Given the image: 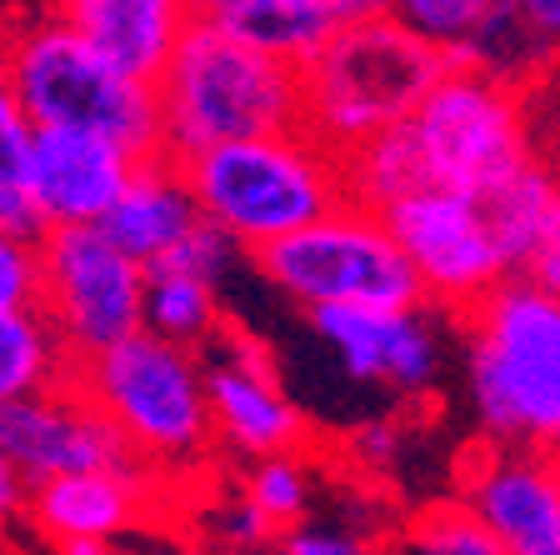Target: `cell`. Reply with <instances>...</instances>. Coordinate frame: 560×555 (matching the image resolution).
Returning a JSON list of instances; mask_svg holds the SVG:
<instances>
[{
    "instance_id": "603a6c76",
    "label": "cell",
    "mask_w": 560,
    "mask_h": 555,
    "mask_svg": "<svg viewBox=\"0 0 560 555\" xmlns=\"http://www.w3.org/2000/svg\"><path fill=\"white\" fill-rule=\"evenodd\" d=\"M70 366L40 305H0V405L66 391Z\"/></svg>"
},
{
    "instance_id": "d590c367",
    "label": "cell",
    "mask_w": 560,
    "mask_h": 555,
    "mask_svg": "<svg viewBox=\"0 0 560 555\" xmlns=\"http://www.w3.org/2000/svg\"><path fill=\"white\" fill-rule=\"evenodd\" d=\"M56 555H116L105 541H56Z\"/></svg>"
},
{
    "instance_id": "7402d4cb",
    "label": "cell",
    "mask_w": 560,
    "mask_h": 555,
    "mask_svg": "<svg viewBox=\"0 0 560 555\" xmlns=\"http://www.w3.org/2000/svg\"><path fill=\"white\" fill-rule=\"evenodd\" d=\"M546 60H556L540 35L530 31L521 0H486L480 5V21L470 25V35L445 56L451 70H466V76H486V81L505 85L511 91L521 76L540 70Z\"/></svg>"
},
{
    "instance_id": "30bf717a",
    "label": "cell",
    "mask_w": 560,
    "mask_h": 555,
    "mask_svg": "<svg viewBox=\"0 0 560 555\" xmlns=\"http://www.w3.org/2000/svg\"><path fill=\"white\" fill-rule=\"evenodd\" d=\"M381 220L406 255V266L416 270L420 301H435L445 311H476L501 280H511L476 200L451 190H420L390 206Z\"/></svg>"
},
{
    "instance_id": "f1b7e54d",
    "label": "cell",
    "mask_w": 560,
    "mask_h": 555,
    "mask_svg": "<svg viewBox=\"0 0 560 555\" xmlns=\"http://www.w3.org/2000/svg\"><path fill=\"white\" fill-rule=\"evenodd\" d=\"M245 500L266 516V525H291L305 516V500H311V486H305V465L295 455H270L250 471L245 481Z\"/></svg>"
},
{
    "instance_id": "8fae6325",
    "label": "cell",
    "mask_w": 560,
    "mask_h": 555,
    "mask_svg": "<svg viewBox=\"0 0 560 555\" xmlns=\"http://www.w3.org/2000/svg\"><path fill=\"white\" fill-rule=\"evenodd\" d=\"M0 455L25 475V486L56 475H95V471H145V461L126 451L75 391H50L31 401L0 405Z\"/></svg>"
},
{
    "instance_id": "83f0119b",
    "label": "cell",
    "mask_w": 560,
    "mask_h": 555,
    "mask_svg": "<svg viewBox=\"0 0 560 555\" xmlns=\"http://www.w3.org/2000/svg\"><path fill=\"white\" fill-rule=\"evenodd\" d=\"M241 255H245V251H241V245H235L225 231H215L210 220H196V226H190V231L180 235V241H175L151 270L190 276V280H200V286L215 290V286H221V280L235 270V261H241Z\"/></svg>"
},
{
    "instance_id": "4316f807",
    "label": "cell",
    "mask_w": 560,
    "mask_h": 555,
    "mask_svg": "<svg viewBox=\"0 0 560 555\" xmlns=\"http://www.w3.org/2000/svg\"><path fill=\"white\" fill-rule=\"evenodd\" d=\"M480 5H486V0H400V5H385V11H390V21H396L400 31L416 35L420 46L451 56L470 35V25L480 21Z\"/></svg>"
},
{
    "instance_id": "9a60e30c",
    "label": "cell",
    "mask_w": 560,
    "mask_h": 555,
    "mask_svg": "<svg viewBox=\"0 0 560 555\" xmlns=\"http://www.w3.org/2000/svg\"><path fill=\"white\" fill-rule=\"evenodd\" d=\"M130 161L120 146L85 130H35L31 146V200L46 231H85L126 190Z\"/></svg>"
},
{
    "instance_id": "5bb4252c",
    "label": "cell",
    "mask_w": 560,
    "mask_h": 555,
    "mask_svg": "<svg viewBox=\"0 0 560 555\" xmlns=\"http://www.w3.org/2000/svg\"><path fill=\"white\" fill-rule=\"evenodd\" d=\"M200 381H206L210 426L221 430L235 451L270 461V455H291L301 446V411L280 391L276 370L256 346L231 336L225 346L210 350V360H200Z\"/></svg>"
},
{
    "instance_id": "d6986e66",
    "label": "cell",
    "mask_w": 560,
    "mask_h": 555,
    "mask_svg": "<svg viewBox=\"0 0 560 555\" xmlns=\"http://www.w3.org/2000/svg\"><path fill=\"white\" fill-rule=\"evenodd\" d=\"M151 465L145 471H95L56 475L31 486V521L56 541H105L120 535L145 506Z\"/></svg>"
},
{
    "instance_id": "8d00e7d4",
    "label": "cell",
    "mask_w": 560,
    "mask_h": 555,
    "mask_svg": "<svg viewBox=\"0 0 560 555\" xmlns=\"http://www.w3.org/2000/svg\"><path fill=\"white\" fill-rule=\"evenodd\" d=\"M546 461H550V471H556V481H560V440H556V446H550V451H546Z\"/></svg>"
},
{
    "instance_id": "277c9868",
    "label": "cell",
    "mask_w": 560,
    "mask_h": 555,
    "mask_svg": "<svg viewBox=\"0 0 560 555\" xmlns=\"http://www.w3.org/2000/svg\"><path fill=\"white\" fill-rule=\"evenodd\" d=\"M200 220L225 231L241 251H266L346 206L340 155L311 130L235 140L180 165Z\"/></svg>"
},
{
    "instance_id": "4fadbf2b",
    "label": "cell",
    "mask_w": 560,
    "mask_h": 555,
    "mask_svg": "<svg viewBox=\"0 0 560 555\" xmlns=\"http://www.w3.org/2000/svg\"><path fill=\"white\" fill-rule=\"evenodd\" d=\"M315 336L330 346L350 381L396 385L406 395L431 391L441 375V340L420 311H355V305H320L311 311Z\"/></svg>"
},
{
    "instance_id": "ac0fdd59",
    "label": "cell",
    "mask_w": 560,
    "mask_h": 555,
    "mask_svg": "<svg viewBox=\"0 0 560 555\" xmlns=\"http://www.w3.org/2000/svg\"><path fill=\"white\" fill-rule=\"evenodd\" d=\"M196 220L200 210L186 185V171L175 161H165V155H151V161H136L126 190L116 196V206L105 210V220L95 231L116 245L126 261L151 270Z\"/></svg>"
},
{
    "instance_id": "4dcf8cb0",
    "label": "cell",
    "mask_w": 560,
    "mask_h": 555,
    "mask_svg": "<svg viewBox=\"0 0 560 555\" xmlns=\"http://www.w3.org/2000/svg\"><path fill=\"white\" fill-rule=\"evenodd\" d=\"M280 555H375V545L355 531H336V525H301L280 541Z\"/></svg>"
},
{
    "instance_id": "8992f818",
    "label": "cell",
    "mask_w": 560,
    "mask_h": 555,
    "mask_svg": "<svg viewBox=\"0 0 560 555\" xmlns=\"http://www.w3.org/2000/svg\"><path fill=\"white\" fill-rule=\"evenodd\" d=\"M66 391H75L95 416L110 420L136 461L190 465L215 436L200 360L145 331L91 360H75Z\"/></svg>"
},
{
    "instance_id": "9c48e42d",
    "label": "cell",
    "mask_w": 560,
    "mask_h": 555,
    "mask_svg": "<svg viewBox=\"0 0 560 555\" xmlns=\"http://www.w3.org/2000/svg\"><path fill=\"white\" fill-rule=\"evenodd\" d=\"M40 315L60 336L70 360H91L120 340L140 336L145 270L116 251L95 226L46 231L40 245Z\"/></svg>"
},
{
    "instance_id": "ba28073f",
    "label": "cell",
    "mask_w": 560,
    "mask_h": 555,
    "mask_svg": "<svg viewBox=\"0 0 560 555\" xmlns=\"http://www.w3.org/2000/svg\"><path fill=\"white\" fill-rule=\"evenodd\" d=\"M406 126H410V140H416L420 161H425L431 190H451V196L480 200V196H490L495 185L511 181L515 171L530 165L521 101H515V91L486 81V76L451 70V76L420 101V111Z\"/></svg>"
},
{
    "instance_id": "44dd1931",
    "label": "cell",
    "mask_w": 560,
    "mask_h": 555,
    "mask_svg": "<svg viewBox=\"0 0 560 555\" xmlns=\"http://www.w3.org/2000/svg\"><path fill=\"white\" fill-rule=\"evenodd\" d=\"M340 185H346V206H361L371 216H385L400 200L431 190L425 161H420L406 120L375 130L371 140H361L355 151L340 155Z\"/></svg>"
},
{
    "instance_id": "5b68a950",
    "label": "cell",
    "mask_w": 560,
    "mask_h": 555,
    "mask_svg": "<svg viewBox=\"0 0 560 555\" xmlns=\"http://www.w3.org/2000/svg\"><path fill=\"white\" fill-rule=\"evenodd\" d=\"M451 76L441 50L420 46L410 31L390 21V11L350 25L301 70L305 130L326 151L346 155L375 130L400 126L420 111V101Z\"/></svg>"
},
{
    "instance_id": "7c38bea8",
    "label": "cell",
    "mask_w": 560,
    "mask_h": 555,
    "mask_svg": "<svg viewBox=\"0 0 560 555\" xmlns=\"http://www.w3.org/2000/svg\"><path fill=\"white\" fill-rule=\"evenodd\" d=\"M460 506L505 555H560V481L540 451L486 446L470 455Z\"/></svg>"
},
{
    "instance_id": "e575fe53",
    "label": "cell",
    "mask_w": 560,
    "mask_h": 555,
    "mask_svg": "<svg viewBox=\"0 0 560 555\" xmlns=\"http://www.w3.org/2000/svg\"><path fill=\"white\" fill-rule=\"evenodd\" d=\"M521 5H525L530 31L540 35V46H546L550 56H560V0H521Z\"/></svg>"
},
{
    "instance_id": "3957f363",
    "label": "cell",
    "mask_w": 560,
    "mask_h": 555,
    "mask_svg": "<svg viewBox=\"0 0 560 555\" xmlns=\"http://www.w3.org/2000/svg\"><path fill=\"white\" fill-rule=\"evenodd\" d=\"M466 366L486 446L546 455L560 440V301L501 280L470 311Z\"/></svg>"
},
{
    "instance_id": "cb8c5ba5",
    "label": "cell",
    "mask_w": 560,
    "mask_h": 555,
    "mask_svg": "<svg viewBox=\"0 0 560 555\" xmlns=\"http://www.w3.org/2000/svg\"><path fill=\"white\" fill-rule=\"evenodd\" d=\"M140 331L165 346H180L196 356L221 331V301L215 290L200 286L190 276H171V270H145V301H140Z\"/></svg>"
},
{
    "instance_id": "836d02e7",
    "label": "cell",
    "mask_w": 560,
    "mask_h": 555,
    "mask_svg": "<svg viewBox=\"0 0 560 555\" xmlns=\"http://www.w3.org/2000/svg\"><path fill=\"white\" fill-rule=\"evenodd\" d=\"M25 510H31V486H25V475L0 455V531H11Z\"/></svg>"
},
{
    "instance_id": "d6a6232c",
    "label": "cell",
    "mask_w": 560,
    "mask_h": 555,
    "mask_svg": "<svg viewBox=\"0 0 560 555\" xmlns=\"http://www.w3.org/2000/svg\"><path fill=\"white\" fill-rule=\"evenodd\" d=\"M400 451V430L390 426V420H371V426L355 430V455H361L365 465H390Z\"/></svg>"
},
{
    "instance_id": "2e32d148",
    "label": "cell",
    "mask_w": 560,
    "mask_h": 555,
    "mask_svg": "<svg viewBox=\"0 0 560 555\" xmlns=\"http://www.w3.org/2000/svg\"><path fill=\"white\" fill-rule=\"evenodd\" d=\"M56 15L81 35L110 76L155 91L196 5L180 0H70Z\"/></svg>"
},
{
    "instance_id": "52a82bcc",
    "label": "cell",
    "mask_w": 560,
    "mask_h": 555,
    "mask_svg": "<svg viewBox=\"0 0 560 555\" xmlns=\"http://www.w3.org/2000/svg\"><path fill=\"white\" fill-rule=\"evenodd\" d=\"M256 266L276 290L305 311L355 305V311H420V280L390 241L385 220L361 206H340L315 226L256 251Z\"/></svg>"
},
{
    "instance_id": "6da1fadb",
    "label": "cell",
    "mask_w": 560,
    "mask_h": 555,
    "mask_svg": "<svg viewBox=\"0 0 560 555\" xmlns=\"http://www.w3.org/2000/svg\"><path fill=\"white\" fill-rule=\"evenodd\" d=\"M155 111H161V155L175 165L235 140L305 130L301 70L235 46L200 11L190 15L155 85Z\"/></svg>"
},
{
    "instance_id": "e0dca14e",
    "label": "cell",
    "mask_w": 560,
    "mask_h": 555,
    "mask_svg": "<svg viewBox=\"0 0 560 555\" xmlns=\"http://www.w3.org/2000/svg\"><path fill=\"white\" fill-rule=\"evenodd\" d=\"M196 11L221 35H231L235 46L305 70L340 31L381 15L385 5L375 0H210Z\"/></svg>"
},
{
    "instance_id": "ffe728a7",
    "label": "cell",
    "mask_w": 560,
    "mask_h": 555,
    "mask_svg": "<svg viewBox=\"0 0 560 555\" xmlns=\"http://www.w3.org/2000/svg\"><path fill=\"white\" fill-rule=\"evenodd\" d=\"M486 216L495 251L505 261V276H521L546 245L560 241V181L550 171H540L536 161L515 171L505 185H495L490 196L476 200Z\"/></svg>"
},
{
    "instance_id": "d4e9b609",
    "label": "cell",
    "mask_w": 560,
    "mask_h": 555,
    "mask_svg": "<svg viewBox=\"0 0 560 555\" xmlns=\"http://www.w3.org/2000/svg\"><path fill=\"white\" fill-rule=\"evenodd\" d=\"M31 146L35 126L25 120V111L0 81V231L25 245H40L46 226H40L31 200Z\"/></svg>"
},
{
    "instance_id": "7a4b0ae2",
    "label": "cell",
    "mask_w": 560,
    "mask_h": 555,
    "mask_svg": "<svg viewBox=\"0 0 560 555\" xmlns=\"http://www.w3.org/2000/svg\"><path fill=\"white\" fill-rule=\"evenodd\" d=\"M0 81L35 130H85L130 161L161 155L155 91L110 76L56 11L0 15Z\"/></svg>"
},
{
    "instance_id": "1f68e13d",
    "label": "cell",
    "mask_w": 560,
    "mask_h": 555,
    "mask_svg": "<svg viewBox=\"0 0 560 555\" xmlns=\"http://www.w3.org/2000/svg\"><path fill=\"white\" fill-rule=\"evenodd\" d=\"M210 525H215V531H221V541H231V545H250V541H266V535H270L266 516H260V510L250 506L245 496L225 500V506H210Z\"/></svg>"
},
{
    "instance_id": "f546056e",
    "label": "cell",
    "mask_w": 560,
    "mask_h": 555,
    "mask_svg": "<svg viewBox=\"0 0 560 555\" xmlns=\"http://www.w3.org/2000/svg\"><path fill=\"white\" fill-rule=\"evenodd\" d=\"M35 301H40V255H35V245L0 231V305Z\"/></svg>"
},
{
    "instance_id": "484cf974",
    "label": "cell",
    "mask_w": 560,
    "mask_h": 555,
    "mask_svg": "<svg viewBox=\"0 0 560 555\" xmlns=\"http://www.w3.org/2000/svg\"><path fill=\"white\" fill-rule=\"evenodd\" d=\"M385 555H505V551L480 531L476 516L460 500H435V506L416 510L385 541Z\"/></svg>"
}]
</instances>
